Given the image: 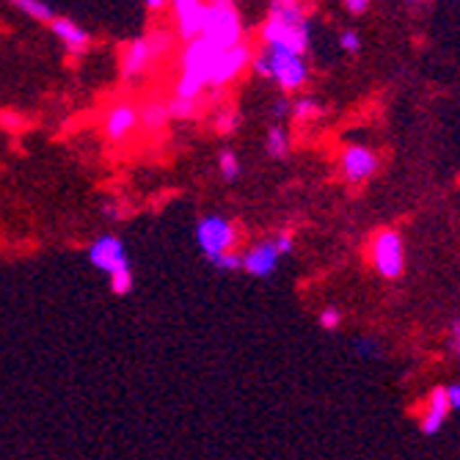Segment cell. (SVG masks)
Here are the masks:
<instances>
[{
    "mask_svg": "<svg viewBox=\"0 0 460 460\" xmlns=\"http://www.w3.org/2000/svg\"><path fill=\"white\" fill-rule=\"evenodd\" d=\"M340 48L345 50V53H358L361 50V36H358V31H342L340 33Z\"/></svg>",
    "mask_w": 460,
    "mask_h": 460,
    "instance_id": "cell-25",
    "label": "cell"
},
{
    "mask_svg": "<svg viewBox=\"0 0 460 460\" xmlns=\"http://www.w3.org/2000/svg\"><path fill=\"white\" fill-rule=\"evenodd\" d=\"M287 116H292V102L289 100H276L273 102V119H276V124L281 119H287Z\"/></svg>",
    "mask_w": 460,
    "mask_h": 460,
    "instance_id": "cell-29",
    "label": "cell"
},
{
    "mask_svg": "<svg viewBox=\"0 0 460 460\" xmlns=\"http://www.w3.org/2000/svg\"><path fill=\"white\" fill-rule=\"evenodd\" d=\"M138 119H141V130L146 136H155V133L165 130V124L172 121L169 102H165V100H146L144 105H138Z\"/></svg>",
    "mask_w": 460,
    "mask_h": 460,
    "instance_id": "cell-16",
    "label": "cell"
},
{
    "mask_svg": "<svg viewBox=\"0 0 460 460\" xmlns=\"http://www.w3.org/2000/svg\"><path fill=\"white\" fill-rule=\"evenodd\" d=\"M320 116H323V105L314 97H301V100L292 102V119L301 121V124H309Z\"/></svg>",
    "mask_w": 460,
    "mask_h": 460,
    "instance_id": "cell-21",
    "label": "cell"
},
{
    "mask_svg": "<svg viewBox=\"0 0 460 460\" xmlns=\"http://www.w3.org/2000/svg\"><path fill=\"white\" fill-rule=\"evenodd\" d=\"M273 4H281V6H292V4H298V0H273Z\"/></svg>",
    "mask_w": 460,
    "mask_h": 460,
    "instance_id": "cell-33",
    "label": "cell"
},
{
    "mask_svg": "<svg viewBox=\"0 0 460 460\" xmlns=\"http://www.w3.org/2000/svg\"><path fill=\"white\" fill-rule=\"evenodd\" d=\"M218 56H221V48H216L213 41H207L201 36L188 41L180 53V75L174 83V97L201 102L207 94V86H210V72Z\"/></svg>",
    "mask_w": 460,
    "mask_h": 460,
    "instance_id": "cell-1",
    "label": "cell"
},
{
    "mask_svg": "<svg viewBox=\"0 0 460 460\" xmlns=\"http://www.w3.org/2000/svg\"><path fill=\"white\" fill-rule=\"evenodd\" d=\"M356 353L361 358H378L381 356V342L375 337H358L356 340Z\"/></svg>",
    "mask_w": 460,
    "mask_h": 460,
    "instance_id": "cell-24",
    "label": "cell"
},
{
    "mask_svg": "<svg viewBox=\"0 0 460 460\" xmlns=\"http://www.w3.org/2000/svg\"><path fill=\"white\" fill-rule=\"evenodd\" d=\"M144 4L149 12H163L165 6H169V0H144Z\"/></svg>",
    "mask_w": 460,
    "mask_h": 460,
    "instance_id": "cell-32",
    "label": "cell"
},
{
    "mask_svg": "<svg viewBox=\"0 0 460 460\" xmlns=\"http://www.w3.org/2000/svg\"><path fill=\"white\" fill-rule=\"evenodd\" d=\"M309 20L306 9L301 4L281 6L273 4L268 12V20L260 28V39L265 48H279V50H292V53H306L309 50Z\"/></svg>",
    "mask_w": 460,
    "mask_h": 460,
    "instance_id": "cell-2",
    "label": "cell"
},
{
    "mask_svg": "<svg viewBox=\"0 0 460 460\" xmlns=\"http://www.w3.org/2000/svg\"><path fill=\"white\" fill-rule=\"evenodd\" d=\"M216 165H218V177L224 182H237L240 174H243V163H240V157L232 149H221Z\"/></svg>",
    "mask_w": 460,
    "mask_h": 460,
    "instance_id": "cell-19",
    "label": "cell"
},
{
    "mask_svg": "<svg viewBox=\"0 0 460 460\" xmlns=\"http://www.w3.org/2000/svg\"><path fill=\"white\" fill-rule=\"evenodd\" d=\"M381 169L378 152L367 144H348L340 155V174L345 182L350 185H361L367 180H372Z\"/></svg>",
    "mask_w": 460,
    "mask_h": 460,
    "instance_id": "cell-10",
    "label": "cell"
},
{
    "mask_svg": "<svg viewBox=\"0 0 460 460\" xmlns=\"http://www.w3.org/2000/svg\"><path fill=\"white\" fill-rule=\"evenodd\" d=\"M50 31H53V36L61 41V48H64L69 56H83V53L89 50V45H92L89 31H86V28H80L75 20L56 17V20L50 22Z\"/></svg>",
    "mask_w": 460,
    "mask_h": 460,
    "instance_id": "cell-15",
    "label": "cell"
},
{
    "mask_svg": "<svg viewBox=\"0 0 460 460\" xmlns=\"http://www.w3.org/2000/svg\"><path fill=\"white\" fill-rule=\"evenodd\" d=\"M174 48V33L157 28L149 31L144 36H136L133 41H128V48L121 50V77L128 83L141 80L149 69H155L165 56Z\"/></svg>",
    "mask_w": 460,
    "mask_h": 460,
    "instance_id": "cell-4",
    "label": "cell"
},
{
    "mask_svg": "<svg viewBox=\"0 0 460 460\" xmlns=\"http://www.w3.org/2000/svg\"><path fill=\"white\" fill-rule=\"evenodd\" d=\"M444 389H447L449 408H452V411H460V384H452V386H444Z\"/></svg>",
    "mask_w": 460,
    "mask_h": 460,
    "instance_id": "cell-30",
    "label": "cell"
},
{
    "mask_svg": "<svg viewBox=\"0 0 460 460\" xmlns=\"http://www.w3.org/2000/svg\"><path fill=\"white\" fill-rule=\"evenodd\" d=\"M273 243H276V248H279V254L284 257V254H292V248H296V237H292V232H279V234H273Z\"/></svg>",
    "mask_w": 460,
    "mask_h": 460,
    "instance_id": "cell-27",
    "label": "cell"
},
{
    "mask_svg": "<svg viewBox=\"0 0 460 460\" xmlns=\"http://www.w3.org/2000/svg\"><path fill=\"white\" fill-rule=\"evenodd\" d=\"M193 234H196V245L207 257V262H218L224 254L237 251V240H240V232H237L234 221L226 218V216H218V213L201 216L196 221Z\"/></svg>",
    "mask_w": 460,
    "mask_h": 460,
    "instance_id": "cell-7",
    "label": "cell"
},
{
    "mask_svg": "<svg viewBox=\"0 0 460 460\" xmlns=\"http://www.w3.org/2000/svg\"><path fill=\"white\" fill-rule=\"evenodd\" d=\"M411 4H422V0H411Z\"/></svg>",
    "mask_w": 460,
    "mask_h": 460,
    "instance_id": "cell-34",
    "label": "cell"
},
{
    "mask_svg": "<svg viewBox=\"0 0 460 460\" xmlns=\"http://www.w3.org/2000/svg\"><path fill=\"white\" fill-rule=\"evenodd\" d=\"M279 265H281V254H279L273 237L254 243L243 254V270L254 279H270L279 270Z\"/></svg>",
    "mask_w": 460,
    "mask_h": 460,
    "instance_id": "cell-13",
    "label": "cell"
},
{
    "mask_svg": "<svg viewBox=\"0 0 460 460\" xmlns=\"http://www.w3.org/2000/svg\"><path fill=\"white\" fill-rule=\"evenodd\" d=\"M141 130V119H138V105L130 100H119L113 102L105 116H102V136L111 144H124L130 141Z\"/></svg>",
    "mask_w": 460,
    "mask_h": 460,
    "instance_id": "cell-11",
    "label": "cell"
},
{
    "mask_svg": "<svg viewBox=\"0 0 460 460\" xmlns=\"http://www.w3.org/2000/svg\"><path fill=\"white\" fill-rule=\"evenodd\" d=\"M201 39L213 41V45L221 50H229V48L240 45V41H245V28H243L234 0H207Z\"/></svg>",
    "mask_w": 460,
    "mask_h": 460,
    "instance_id": "cell-6",
    "label": "cell"
},
{
    "mask_svg": "<svg viewBox=\"0 0 460 460\" xmlns=\"http://www.w3.org/2000/svg\"><path fill=\"white\" fill-rule=\"evenodd\" d=\"M86 257H89L92 268H97L108 279V287L113 296H130L136 287V273L130 265L128 248H124V243L116 234H111V232L97 234L89 243Z\"/></svg>",
    "mask_w": 460,
    "mask_h": 460,
    "instance_id": "cell-3",
    "label": "cell"
},
{
    "mask_svg": "<svg viewBox=\"0 0 460 460\" xmlns=\"http://www.w3.org/2000/svg\"><path fill=\"white\" fill-rule=\"evenodd\" d=\"M289 146H292L289 130L284 128V124H270L268 133H265V152L273 160H284L289 155Z\"/></svg>",
    "mask_w": 460,
    "mask_h": 460,
    "instance_id": "cell-17",
    "label": "cell"
},
{
    "mask_svg": "<svg viewBox=\"0 0 460 460\" xmlns=\"http://www.w3.org/2000/svg\"><path fill=\"white\" fill-rule=\"evenodd\" d=\"M369 265L386 281H397L405 273V240L397 229H381L372 234Z\"/></svg>",
    "mask_w": 460,
    "mask_h": 460,
    "instance_id": "cell-8",
    "label": "cell"
},
{
    "mask_svg": "<svg viewBox=\"0 0 460 460\" xmlns=\"http://www.w3.org/2000/svg\"><path fill=\"white\" fill-rule=\"evenodd\" d=\"M169 113H172V121H188V119H196L199 111H201V102H193V100H180V97H169Z\"/></svg>",
    "mask_w": 460,
    "mask_h": 460,
    "instance_id": "cell-22",
    "label": "cell"
},
{
    "mask_svg": "<svg viewBox=\"0 0 460 460\" xmlns=\"http://www.w3.org/2000/svg\"><path fill=\"white\" fill-rule=\"evenodd\" d=\"M251 69H254L260 77L273 80L281 92H301L309 83V66L304 61L301 53L292 50H279V48H262L260 53H254V61H251Z\"/></svg>",
    "mask_w": 460,
    "mask_h": 460,
    "instance_id": "cell-5",
    "label": "cell"
},
{
    "mask_svg": "<svg viewBox=\"0 0 460 460\" xmlns=\"http://www.w3.org/2000/svg\"><path fill=\"white\" fill-rule=\"evenodd\" d=\"M369 4H372V0H345V9L350 14H364L369 9Z\"/></svg>",
    "mask_w": 460,
    "mask_h": 460,
    "instance_id": "cell-31",
    "label": "cell"
},
{
    "mask_svg": "<svg viewBox=\"0 0 460 460\" xmlns=\"http://www.w3.org/2000/svg\"><path fill=\"white\" fill-rule=\"evenodd\" d=\"M317 323L325 331H340L342 328V312H340V306H323V312L317 314Z\"/></svg>",
    "mask_w": 460,
    "mask_h": 460,
    "instance_id": "cell-23",
    "label": "cell"
},
{
    "mask_svg": "<svg viewBox=\"0 0 460 460\" xmlns=\"http://www.w3.org/2000/svg\"><path fill=\"white\" fill-rule=\"evenodd\" d=\"M452 413L449 408V400H447V389L444 386H436L428 400H425V408L420 413V430L425 436H436L444 425H447V416Z\"/></svg>",
    "mask_w": 460,
    "mask_h": 460,
    "instance_id": "cell-14",
    "label": "cell"
},
{
    "mask_svg": "<svg viewBox=\"0 0 460 460\" xmlns=\"http://www.w3.org/2000/svg\"><path fill=\"white\" fill-rule=\"evenodd\" d=\"M218 270H243V254H237V251H232V254H224L218 262H213Z\"/></svg>",
    "mask_w": 460,
    "mask_h": 460,
    "instance_id": "cell-26",
    "label": "cell"
},
{
    "mask_svg": "<svg viewBox=\"0 0 460 460\" xmlns=\"http://www.w3.org/2000/svg\"><path fill=\"white\" fill-rule=\"evenodd\" d=\"M447 345H449V350H452V356L455 358H460V317L452 323V328H449V337H447Z\"/></svg>",
    "mask_w": 460,
    "mask_h": 460,
    "instance_id": "cell-28",
    "label": "cell"
},
{
    "mask_svg": "<svg viewBox=\"0 0 460 460\" xmlns=\"http://www.w3.org/2000/svg\"><path fill=\"white\" fill-rule=\"evenodd\" d=\"M174 12V31L185 41H193L204 31V14H207V0H169Z\"/></svg>",
    "mask_w": 460,
    "mask_h": 460,
    "instance_id": "cell-12",
    "label": "cell"
},
{
    "mask_svg": "<svg viewBox=\"0 0 460 460\" xmlns=\"http://www.w3.org/2000/svg\"><path fill=\"white\" fill-rule=\"evenodd\" d=\"M9 4L17 9V12H22L28 20H33V22H53L58 14L53 12V6L48 4V0H9Z\"/></svg>",
    "mask_w": 460,
    "mask_h": 460,
    "instance_id": "cell-18",
    "label": "cell"
},
{
    "mask_svg": "<svg viewBox=\"0 0 460 460\" xmlns=\"http://www.w3.org/2000/svg\"><path fill=\"white\" fill-rule=\"evenodd\" d=\"M251 61H254V48H251L248 41H240V45H234L229 50H221V56L213 64L210 86H207V92L218 94V92L229 89L245 69H251Z\"/></svg>",
    "mask_w": 460,
    "mask_h": 460,
    "instance_id": "cell-9",
    "label": "cell"
},
{
    "mask_svg": "<svg viewBox=\"0 0 460 460\" xmlns=\"http://www.w3.org/2000/svg\"><path fill=\"white\" fill-rule=\"evenodd\" d=\"M240 121H243V116H240V111L232 108V105H221V108L216 111V119H213L216 133H221V136H232V133L240 128Z\"/></svg>",
    "mask_w": 460,
    "mask_h": 460,
    "instance_id": "cell-20",
    "label": "cell"
}]
</instances>
